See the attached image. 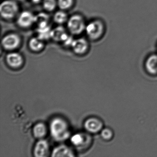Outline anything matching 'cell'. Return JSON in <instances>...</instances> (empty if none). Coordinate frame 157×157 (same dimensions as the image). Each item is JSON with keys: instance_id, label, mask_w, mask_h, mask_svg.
<instances>
[{"instance_id": "obj_3", "label": "cell", "mask_w": 157, "mask_h": 157, "mask_svg": "<svg viewBox=\"0 0 157 157\" xmlns=\"http://www.w3.org/2000/svg\"><path fill=\"white\" fill-rule=\"evenodd\" d=\"M19 11L17 2L13 0H5L0 6V13L4 20H11L14 19Z\"/></svg>"}, {"instance_id": "obj_19", "label": "cell", "mask_w": 157, "mask_h": 157, "mask_svg": "<svg viewBox=\"0 0 157 157\" xmlns=\"http://www.w3.org/2000/svg\"><path fill=\"white\" fill-rule=\"evenodd\" d=\"M74 0H57V6L60 10L66 11L73 6Z\"/></svg>"}, {"instance_id": "obj_23", "label": "cell", "mask_w": 157, "mask_h": 157, "mask_svg": "<svg viewBox=\"0 0 157 157\" xmlns=\"http://www.w3.org/2000/svg\"><path fill=\"white\" fill-rule=\"evenodd\" d=\"M19 1H22V0H19Z\"/></svg>"}, {"instance_id": "obj_11", "label": "cell", "mask_w": 157, "mask_h": 157, "mask_svg": "<svg viewBox=\"0 0 157 157\" xmlns=\"http://www.w3.org/2000/svg\"><path fill=\"white\" fill-rule=\"evenodd\" d=\"M6 61L10 67L18 68L21 66L23 63V58L21 55L16 52L9 53L6 56Z\"/></svg>"}, {"instance_id": "obj_4", "label": "cell", "mask_w": 157, "mask_h": 157, "mask_svg": "<svg viewBox=\"0 0 157 157\" xmlns=\"http://www.w3.org/2000/svg\"><path fill=\"white\" fill-rule=\"evenodd\" d=\"M105 30L104 24L100 20H94L86 25L85 32L91 40H97L103 35Z\"/></svg>"}, {"instance_id": "obj_6", "label": "cell", "mask_w": 157, "mask_h": 157, "mask_svg": "<svg viewBox=\"0 0 157 157\" xmlns=\"http://www.w3.org/2000/svg\"><path fill=\"white\" fill-rule=\"evenodd\" d=\"M35 16L29 11H24L20 13L17 19L18 26L23 29L30 28L35 24Z\"/></svg>"}, {"instance_id": "obj_22", "label": "cell", "mask_w": 157, "mask_h": 157, "mask_svg": "<svg viewBox=\"0 0 157 157\" xmlns=\"http://www.w3.org/2000/svg\"><path fill=\"white\" fill-rule=\"evenodd\" d=\"M33 3H38L41 1V0H32Z\"/></svg>"}, {"instance_id": "obj_18", "label": "cell", "mask_w": 157, "mask_h": 157, "mask_svg": "<svg viewBox=\"0 0 157 157\" xmlns=\"http://www.w3.org/2000/svg\"><path fill=\"white\" fill-rule=\"evenodd\" d=\"M43 6L48 12H52L57 6V0H43Z\"/></svg>"}, {"instance_id": "obj_13", "label": "cell", "mask_w": 157, "mask_h": 157, "mask_svg": "<svg viewBox=\"0 0 157 157\" xmlns=\"http://www.w3.org/2000/svg\"><path fill=\"white\" fill-rule=\"evenodd\" d=\"M52 157H73V152L69 148L65 145L57 147L53 151Z\"/></svg>"}, {"instance_id": "obj_9", "label": "cell", "mask_w": 157, "mask_h": 157, "mask_svg": "<svg viewBox=\"0 0 157 157\" xmlns=\"http://www.w3.org/2000/svg\"><path fill=\"white\" fill-rule=\"evenodd\" d=\"M49 153V146L46 140H41L36 143L34 150L36 157H47Z\"/></svg>"}, {"instance_id": "obj_12", "label": "cell", "mask_w": 157, "mask_h": 157, "mask_svg": "<svg viewBox=\"0 0 157 157\" xmlns=\"http://www.w3.org/2000/svg\"><path fill=\"white\" fill-rule=\"evenodd\" d=\"M145 68L147 72L151 75H157V55H151L147 59Z\"/></svg>"}, {"instance_id": "obj_1", "label": "cell", "mask_w": 157, "mask_h": 157, "mask_svg": "<svg viewBox=\"0 0 157 157\" xmlns=\"http://www.w3.org/2000/svg\"><path fill=\"white\" fill-rule=\"evenodd\" d=\"M51 136L56 140H64L69 137L67 124L62 118H55L51 121L50 125Z\"/></svg>"}, {"instance_id": "obj_20", "label": "cell", "mask_w": 157, "mask_h": 157, "mask_svg": "<svg viewBox=\"0 0 157 157\" xmlns=\"http://www.w3.org/2000/svg\"><path fill=\"white\" fill-rule=\"evenodd\" d=\"M101 136L105 140H110L113 137L114 133L111 128H106L102 129Z\"/></svg>"}, {"instance_id": "obj_5", "label": "cell", "mask_w": 157, "mask_h": 157, "mask_svg": "<svg viewBox=\"0 0 157 157\" xmlns=\"http://www.w3.org/2000/svg\"><path fill=\"white\" fill-rule=\"evenodd\" d=\"M21 38L20 36L13 33L6 35L2 40V47L9 51H13L17 49L21 45Z\"/></svg>"}, {"instance_id": "obj_8", "label": "cell", "mask_w": 157, "mask_h": 157, "mask_svg": "<svg viewBox=\"0 0 157 157\" xmlns=\"http://www.w3.org/2000/svg\"><path fill=\"white\" fill-rule=\"evenodd\" d=\"M71 48L73 51L78 55H82L86 53L89 48V43L85 38H79L74 39Z\"/></svg>"}, {"instance_id": "obj_10", "label": "cell", "mask_w": 157, "mask_h": 157, "mask_svg": "<svg viewBox=\"0 0 157 157\" xmlns=\"http://www.w3.org/2000/svg\"><path fill=\"white\" fill-rule=\"evenodd\" d=\"M69 36L66 29L61 26H58L51 30V38L56 42L63 43Z\"/></svg>"}, {"instance_id": "obj_21", "label": "cell", "mask_w": 157, "mask_h": 157, "mask_svg": "<svg viewBox=\"0 0 157 157\" xmlns=\"http://www.w3.org/2000/svg\"><path fill=\"white\" fill-rule=\"evenodd\" d=\"M71 140L73 145L80 146L83 143L84 138L81 134H76L71 137Z\"/></svg>"}, {"instance_id": "obj_2", "label": "cell", "mask_w": 157, "mask_h": 157, "mask_svg": "<svg viewBox=\"0 0 157 157\" xmlns=\"http://www.w3.org/2000/svg\"><path fill=\"white\" fill-rule=\"evenodd\" d=\"M68 30L73 35H78L85 31L86 25L84 18L79 14L70 17L67 21Z\"/></svg>"}, {"instance_id": "obj_17", "label": "cell", "mask_w": 157, "mask_h": 157, "mask_svg": "<svg viewBox=\"0 0 157 157\" xmlns=\"http://www.w3.org/2000/svg\"><path fill=\"white\" fill-rule=\"evenodd\" d=\"M46 133V127L43 123H38L33 128L34 135L36 138H41L45 136Z\"/></svg>"}, {"instance_id": "obj_16", "label": "cell", "mask_w": 157, "mask_h": 157, "mask_svg": "<svg viewBox=\"0 0 157 157\" xmlns=\"http://www.w3.org/2000/svg\"><path fill=\"white\" fill-rule=\"evenodd\" d=\"M68 19L67 14L65 11L62 10L57 11L53 17L54 21L59 25H62L67 23Z\"/></svg>"}, {"instance_id": "obj_15", "label": "cell", "mask_w": 157, "mask_h": 157, "mask_svg": "<svg viewBox=\"0 0 157 157\" xmlns=\"http://www.w3.org/2000/svg\"><path fill=\"white\" fill-rule=\"evenodd\" d=\"M49 17L47 13H41L35 16V22L37 28L49 25Z\"/></svg>"}, {"instance_id": "obj_14", "label": "cell", "mask_w": 157, "mask_h": 157, "mask_svg": "<svg viewBox=\"0 0 157 157\" xmlns=\"http://www.w3.org/2000/svg\"><path fill=\"white\" fill-rule=\"evenodd\" d=\"M29 47L30 49L34 52H38L44 48V41L36 37H33L29 40Z\"/></svg>"}, {"instance_id": "obj_7", "label": "cell", "mask_w": 157, "mask_h": 157, "mask_svg": "<svg viewBox=\"0 0 157 157\" xmlns=\"http://www.w3.org/2000/svg\"><path fill=\"white\" fill-rule=\"evenodd\" d=\"M85 128L91 133H96L101 131L103 124L101 120L96 117H91L85 122Z\"/></svg>"}]
</instances>
